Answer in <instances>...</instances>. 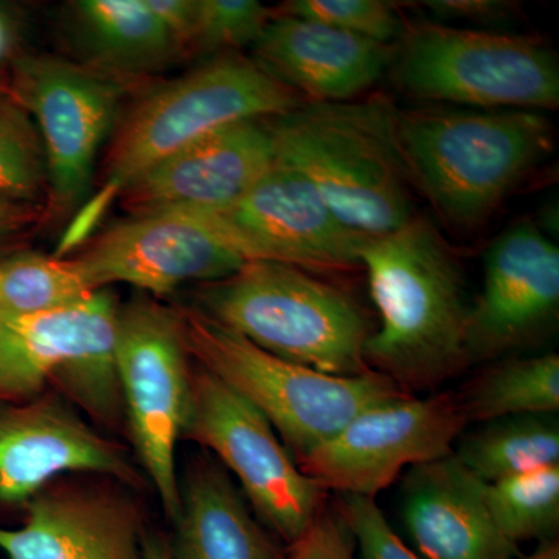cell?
I'll use <instances>...</instances> for the list:
<instances>
[{
    "label": "cell",
    "instance_id": "cell-32",
    "mask_svg": "<svg viewBox=\"0 0 559 559\" xmlns=\"http://www.w3.org/2000/svg\"><path fill=\"white\" fill-rule=\"evenodd\" d=\"M355 546L344 518L329 502L305 535L290 546L289 559H355Z\"/></svg>",
    "mask_w": 559,
    "mask_h": 559
},
{
    "label": "cell",
    "instance_id": "cell-16",
    "mask_svg": "<svg viewBox=\"0 0 559 559\" xmlns=\"http://www.w3.org/2000/svg\"><path fill=\"white\" fill-rule=\"evenodd\" d=\"M275 160L271 119L235 121L138 176L121 191L132 215L229 207Z\"/></svg>",
    "mask_w": 559,
    "mask_h": 559
},
{
    "label": "cell",
    "instance_id": "cell-15",
    "mask_svg": "<svg viewBox=\"0 0 559 559\" xmlns=\"http://www.w3.org/2000/svg\"><path fill=\"white\" fill-rule=\"evenodd\" d=\"M119 307L108 288L35 314H0V401H20L47 382L90 378L117 360Z\"/></svg>",
    "mask_w": 559,
    "mask_h": 559
},
{
    "label": "cell",
    "instance_id": "cell-38",
    "mask_svg": "<svg viewBox=\"0 0 559 559\" xmlns=\"http://www.w3.org/2000/svg\"><path fill=\"white\" fill-rule=\"evenodd\" d=\"M3 91H7V90H5V86H3V84H2V83H0V92H3Z\"/></svg>",
    "mask_w": 559,
    "mask_h": 559
},
{
    "label": "cell",
    "instance_id": "cell-34",
    "mask_svg": "<svg viewBox=\"0 0 559 559\" xmlns=\"http://www.w3.org/2000/svg\"><path fill=\"white\" fill-rule=\"evenodd\" d=\"M39 219L40 210L36 204L0 197V242L16 237Z\"/></svg>",
    "mask_w": 559,
    "mask_h": 559
},
{
    "label": "cell",
    "instance_id": "cell-27",
    "mask_svg": "<svg viewBox=\"0 0 559 559\" xmlns=\"http://www.w3.org/2000/svg\"><path fill=\"white\" fill-rule=\"evenodd\" d=\"M47 189L39 132L9 91L0 92V197L36 204Z\"/></svg>",
    "mask_w": 559,
    "mask_h": 559
},
{
    "label": "cell",
    "instance_id": "cell-31",
    "mask_svg": "<svg viewBox=\"0 0 559 559\" xmlns=\"http://www.w3.org/2000/svg\"><path fill=\"white\" fill-rule=\"evenodd\" d=\"M440 24H468L479 31H503L522 17V5L514 0H423L411 2Z\"/></svg>",
    "mask_w": 559,
    "mask_h": 559
},
{
    "label": "cell",
    "instance_id": "cell-13",
    "mask_svg": "<svg viewBox=\"0 0 559 559\" xmlns=\"http://www.w3.org/2000/svg\"><path fill=\"white\" fill-rule=\"evenodd\" d=\"M558 319V245L535 221H514L485 253L484 288L466 322V359L488 364L538 347Z\"/></svg>",
    "mask_w": 559,
    "mask_h": 559
},
{
    "label": "cell",
    "instance_id": "cell-19",
    "mask_svg": "<svg viewBox=\"0 0 559 559\" xmlns=\"http://www.w3.org/2000/svg\"><path fill=\"white\" fill-rule=\"evenodd\" d=\"M25 507L21 527H0L9 559H145L138 511L123 496L49 485Z\"/></svg>",
    "mask_w": 559,
    "mask_h": 559
},
{
    "label": "cell",
    "instance_id": "cell-1",
    "mask_svg": "<svg viewBox=\"0 0 559 559\" xmlns=\"http://www.w3.org/2000/svg\"><path fill=\"white\" fill-rule=\"evenodd\" d=\"M358 259L380 314L364 352L370 370L412 395L469 367L465 275L432 219L414 215L400 229L366 238Z\"/></svg>",
    "mask_w": 559,
    "mask_h": 559
},
{
    "label": "cell",
    "instance_id": "cell-6",
    "mask_svg": "<svg viewBox=\"0 0 559 559\" xmlns=\"http://www.w3.org/2000/svg\"><path fill=\"white\" fill-rule=\"evenodd\" d=\"M389 73L425 105L538 112L559 105L557 53L539 36L407 22Z\"/></svg>",
    "mask_w": 559,
    "mask_h": 559
},
{
    "label": "cell",
    "instance_id": "cell-26",
    "mask_svg": "<svg viewBox=\"0 0 559 559\" xmlns=\"http://www.w3.org/2000/svg\"><path fill=\"white\" fill-rule=\"evenodd\" d=\"M485 499L500 533L511 543L551 540L559 528V465L487 484Z\"/></svg>",
    "mask_w": 559,
    "mask_h": 559
},
{
    "label": "cell",
    "instance_id": "cell-17",
    "mask_svg": "<svg viewBox=\"0 0 559 559\" xmlns=\"http://www.w3.org/2000/svg\"><path fill=\"white\" fill-rule=\"evenodd\" d=\"M131 480L123 452L60 401L0 409V502L25 506L62 474Z\"/></svg>",
    "mask_w": 559,
    "mask_h": 559
},
{
    "label": "cell",
    "instance_id": "cell-35",
    "mask_svg": "<svg viewBox=\"0 0 559 559\" xmlns=\"http://www.w3.org/2000/svg\"><path fill=\"white\" fill-rule=\"evenodd\" d=\"M145 559H173L170 550L159 540H145Z\"/></svg>",
    "mask_w": 559,
    "mask_h": 559
},
{
    "label": "cell",
    "instance_id": "cell-21",
    "mask_svg": "<svg viewBox=\"0 0 559 559\" xmlns=\"http://www.w3.org/2000/svg\"><path fill=\"white\" fill-rule=\"evenodd\" d=\"M179 492L173 559H283L215 460H194L179 480Z\"/></svg>",
    "mask_w": 559,
    "mask_h": 559
},
{
    "label": "cell",
    "instance_id": "cell-24",
    "mask_svg": "<svg viewBox=\"0 0 559 559\" xmlns=\"http://www.w3.org/2000/svg\"><path fill=\"white\" fill-rule=\"evenodd\" d=\"M75 11L84 43L108 68L151 70L178 49L143 0H81Z\"/></svg>",
    "mask_w": 559,
    "mask_h": 559
},
{
    "label": "cell",
    "instance_id": "cell-37",
    "mask_svg": "<svg viewBox=\"0 0 559 559\" xmlns=\"http://www.w3.org/2000/svg\"><path fill=\"white\" fill-rule=\"evenodd\" d=\"M5 44H7L5 25H3L2 17H0V53H2L3 49H5Z\"/></svg>",
    "mask_w": 559,
    "mask_h": 559
},
{
    "label": "cell",
    "instance_id": "cell-8",
    "mask_svg": "<svg viewBox=\"0 0 559 559\" xmlns=\"http://www.w3.org/2000/svg\"><path fill=\"white\" fill-rule=\"evenodd\" d=\"M117 369L132 444L168 520L180 509L178 444L191 409L189 347L179 311L150 297L120 305Z\"/></svg>",
    "mask_w": 559,
    "mask_h": 559
},
{
    "label": "cell",
    "instance_id": "cell-11",
    "mask_svg": "<svg viewBox=\"0 0 559 559\" xmlns=\"http://www.w3.org/2000/svg\"><path fill=\"white\" fill-rule=\"evenodd\" d=\"M193 213L207 219L248 263L274 261L318 275L360 270L359 248L366 238L345 227L307 176L277 156L229 207Z\"/></svg>",
    "mask_w": 559,
    "mask_h": 559
},
{
    "label": "cell",
    "instance_id": "cell-23",
    "mask_svg": "<svg viewBox=\"0 0 559 559\" xmlns=\"http://www.w3.org/2000/svg\"><path fill=\"white\" fill-rule=\"evenodd\" d=\"M468 423L513 415L558 414L559 356H509L488 362L455 393Z\"/></svg>",
    "mask_w": 559,
    "mask_h": 559
},
{
    "label": "cell",
    "instance_id": "cell-22",
    "mask_svg": "<svg viewBox=\"0 0 559 559\" xmlns=\"http://www.w3.org/2000/svg\"><path fill=\"white\" fill-rule=\"evenodd\" d=\"M454 455L484 484L559 465L558 415H513L480 423V428L460 436Z\"/></svg>",
    "mask_w": 559,
    "mask_h": 559
},
{
    "label": "cell",
    "instance_id": "cell-28",
    "mask_svg": "<svg viewBox=\"0 0 559 559\" xmlns=\"http://www.w3.org/2000/svg\"><path fill=\"white\" fill-rule=\"evenodd\" d=\"M272 11L390 46L399 43L407 27L399 3L388 0H289Z\"/></svg>",
    "mask_w": 559,
    "mask_h": 559
},
{
    "label": "cell",
    "instance_id": "cell-20",
    "mask_svg": "<svg viewBox=\"0 0 559 559\" xmlns=\"http://www.w3.org/2000/svg\"><path fill=\"white\" fill-rule=\"evenodd\" d=\"M484 481L454 452L412 466L401 485V518L426 559H516L520 546L500 533Z\"/></svg>",
    "mask_w": 559,
    "mask_h": 559
},
{
    "label": "cell",
    "instance_id": "cell-3",
    "mask_svg": "<svg viewBox=\"0 0 559 559\" xmlns=\"http://www.w3.org/2000/svg\"><path fill=\"white\" fill-rule=\"evenodd\" d=\"M399 110L384 94L301 103L272 117L275 156L304 173L336 218L364 238L415 215L399 143Z\"/></svg>",
    "mask_w": 559,
    "mask_h": 559
},
{
    "label": "cell",
    "instance_id": "cell-33",
    "mask_svg": "<svg viewBox=\"0 0 559 559\" xmlns=\"http://www.w3.org/2000/svg\"><path fill=\"white\" fill-rule=\"evenodd\" d=\"M175 46H193L198 0H143Z\"/></svg>",
    "mask_w": 559,
    "mask_h": 559
},
{
    "label": "cell",
    "instance_id": "cell-2",
    "mask_svg": "<svg viewBox=\"0 0 559 559\" xmlns=\"http://www.w3.org/2000/svg\"><path fill=\"white\" fill-rule=\"evenodd\" d=\"M399 143L412 190L471 237L554 153L555 130L538 110L425 105L399 110Z\"/></svg>",
    "mask_w": 559,
    "mask_h": 559
},
{
    "label": "cell",
    "instance_id": "cell-25",
    "mask_svg": "<svg viewBox=\"0 0 559 559\" xmlns=\"http://www.w3.org/2000/svg\"><path fill=\"white\" fill-rule=\"evenodd\" d=\"M94 293L73 259L27 252L0 261V314L60 310Z\"/></svg>",
    "mask_w": 559,
    "mask_h": 559
},
{
    "label": "cell",
    "instance_id": "cell-7",
    "mask_svg": "<svg viewBox=\"0 0 559 559\" xmlns=\"http://www.w3.org/2000/svg\"><path fill=\"white\" fill-rule=\"evenodd\" d=\"M296 92L229 51L164 84L132 109L110 150L103 193L116 198L160 160L235 121L272 119L300 106Z\"/></svg>",
    "mask_w": 559,
    "mask_h": 559
},
{
    "label": "cell",
    "instance_id": "cell-9",
    "mask_svg": "<svg viewBox=\"0 0 559 559\" xmlns=\"http://www.w3.org/2000/svg\"><path fill=\"white\" fill-rule=\"evenodd\" d=\"M183 439L216 455L240 481L260 521L289 546L330 502L329 492L301 473L266 417L201 367L191 380Z\"/></svg>",
    "mask_w": 559,
    "mask_h": 559
},
{
    "label": "cell",
    "instance_id": "cell-12",
    "mask_svg": "<svg viewBox=\"0 0 559 559\" xmlns=\"http://www.w3.org/2000/svg\"><path fill=\"white\" fill-rule=\"evenodd\" d=\"M43 142L50 209L68 213L91 189L95 160L112 127L120 90L112 81L51 57H24L10 92Z\"/></svg>",
    "mask_w": 559,
    "mask_h": 559
},
{
    "label": "cell",
    "instance_id": "cell-18",
    "mask_svg": "<svg viewBox=\"0 0 559 559\" xmlns=\"http://www.w3.org/2000/svg\"><path fill=\"white\" fill-rule=\"evenodd\" d=\"M393 50L395 44L274 13L252 60L301 100L337 103L367 95L389 72Z\"/></svg>",
    "mask_w": 559,
    "mask_h": 559
},
{
    "label": "cell",
    "instance_id": "cell-10",
    "mask_svg": "<svg viewBox=\"0 0 559 559\" xmlns=\"http://www.w3.org/2000/svg\"><path fill=\"white\" fill-rule=\"evenodd\" d=\"M466 426L455 393L407 395L360 412L297 466L326 492L377 499L404 468L451 455Z\"/></svg>",
    "mask_w": 559,
    "mask_h": 559
},
{
    "label": "cell",
    "instance_id": "cell-29",
    "mask_svg": "<svg viewBox=\"0 0 559 559\" xmlns=\"http://www.w3.org/2000/svg\"><path fill=\"white\" fill-rule=\"evenodd\" d=\"M272 16V10L255 0H198L193 46L227 53L255 46Z\"/></svg>",
    "mask_w": 559,
    "mask_h": 559
},
{
    "label": "cell",
    "instance_id": "cell-4",
    "mask_svg": "<svg viewBox=\"0 0 559 559\" xmlns=\"http://www.w3.org/2000/svg\"><path fill=\"white\" fill-rule=\"evenodd\" d=\"M198 310L257 347L336 377L370 373L369 311L336 283L290 264L249 261L240 271L207 283Z\"/></svg>",
    "mask_w": 559,
    "mask_h": 559
},
{
    "label": "cell",
    "instance_id": "cell-36",
    "mask_svg": "<svg viewBox=\"0 0 559 559\" xmlns=\"http://www.w3.org/2000/svg\"><path fill=\"white\" fill-rule=\"evenodd\" d=\"M524 559H559V544L557 540H546L535 554Z\"/></svg>",
    "mask_w": 559,
    "mask_h": 559
},
{
    "label": "cell",
    "instance_id": "cell-5",
    "mask_svg": "<svg viewBox=\"0 0 559 559\" xmlns=\"http://www.w3.org/2000/svg\"><path fill=\"white\" fill-rule=\"evenodd\" d=\"M190 355L266 417L296 460L360 412L411 395L384 374L336 377L278 358L198 308L179 311Z\"/></svg>",
    "mask_w": 559,
    "mask_h": 559
},
{
    "label": "cell",
    "instance_id": "cell-30",
    "mask_svg": "<svg viewBox=\"0 0 559 559\" xmlns=\"http://www.w3.org/2000/svg\"><path fill=\"white\" fill-rule=\"evenodd\" d=\"M334 506L359 547L360 559H421L396 535L377 499L336 495Z\"/></svg>",
    "mask_w": 559,
    "mask_h": 559
},
{
    "label": "cell",
    "instance_id": "cell-14",
    "mask_svg": "<svg viewBox=\"0 0 559 559\" xmlns=\"http://www.w3.org/2000/svg\"><path fill=\"white\" fill-rule=\"evenodd\" d=\"M73 260L94 290L124 283L154 296H167L191 282H218L248 263L193 212L134 215Z\"/></svg>",
    "mask_w": 559,
    "mask_h": 559
}]
</instances>
